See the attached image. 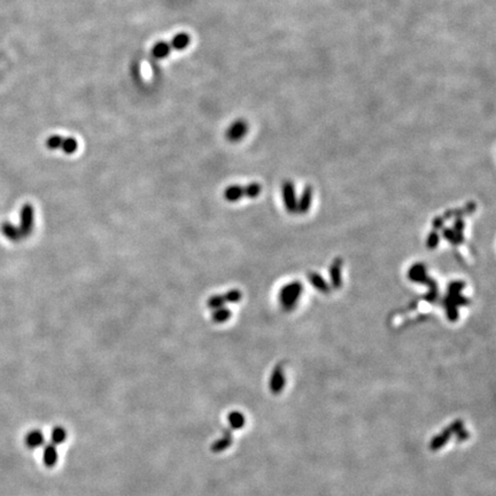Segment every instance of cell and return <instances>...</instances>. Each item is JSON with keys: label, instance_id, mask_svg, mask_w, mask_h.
Masks as SVG:
<instances>
[{"label": "cell", "instance_id": "cell-1", "mask_svg": "<svg viewBox=\"0 0 496 496\" xmlns=\"http://www.w3.org/2000/svg\"><path fill=\"white\" fill-rule=\"evenodd\" d=\"M262 186L259 183H251L246 186L231 185L224 191V199L229 202H237L242 198L254 199L260 196Z\"/></svg>", "mask_w": 496, "mask_h": 496}, {"label": "cell", "instance_id": "cell-2", "mask_svg": "<svg viewBox=\"0 0 496 496\" xmlns=\"http://www.w3.org/2000/svg\"><path fill=\"white\" fill-rule=\"evenodd\" d=\"M303 286L300 282H292L284 286L279 292V301L285 310H292L300 299Z\"/></svg>", "mask_w": 496, "mask_h": 496}, {"label": "cell", "instance_id": "cell-3", "mask_svg": "<svg viewBox=\"0 0 496 496\" xmlns=\"http://www.w3.org/2000/svg\"><path fill=\"white\" fill-rule=\"evenodd\" d=\"M46 146L48 149H61L63 153L74 154L78 148V143L72 137H62L59 135H53L47 138Z\"/></svg>", "mask_w": 496, "mask_h": 496}, {"label": "cell", "instance_id": "cell-4", "mask_svg": "<svg viewBox=\"0 0 496 496\" xmlns=\"http://www.w3.org/2000/svg\"><path fill=\"white\" fill-rule=\"evenodd\" d=\"M34 207L29 203L24 205L21 209V214H20V225L18 226V229L21 233L22 239L29 237L34 231V225H35V213H34Z\"/></svg>", "mask_w": 496, "mask_h": 496}, {"label": "cell", "instance_id": "cell-5", "mask_svg": "<svg viewBox=\"0 0 496 496\" xmlns=\"http://www.w3.org/2000/svg\"><path fill=\"white\" fill-rule=\"evenodd\" d=\"M242 298V293L239 290H231L227 291L224 294H216L210 296L207 301V307L210 310H214L216 308L224 307L226 303H237Z\"/></svg>", "mask_w": 496, "mask_h": 496}, {"label": "cell", "instance_id": "cell-6", "mask_svg": "<svg viewBox=\"0 0 496 496\" xmlns=\"http://www.w3.org/2000/svg\"><path fill=\"white\" fill-rule=\"evenodd\" d=\"M282 194H283L284 205H285L288 213L290 214L296 213V206H298V201H296L295 189H294L293 183H292L291 181L284 182L283 186H282Z\"/></svg>", "mask_w": 496, "mask_h": 496}, {"label": "cell", "instance_id": "cell-7", "mask_svg": "<svg viewBox=\"0 0 496 496\" xmlns=\"http://www.w3.org/2000/svg\"><path fill=\"white\" fill-rule=\"evenodd\" d=\"M408 277H409L410 280H412V282L430 284V286L433 285V284H434L433 280H431L428 277V275H426V268H425V266L423 263L414 264V266L411 268H410Z\"/></svg>", "mask_w": 496, "mask_h": 496}, {"label": "cell", "instance_id": "cell-8", "mask_svg": "<svg viewBox=\"0 0 496 496\" xmlns=\"http://www.w3.org/2000/svg\"><path fill=\"white\" fill-rule=\"evenodd\" d=\"M341 269H343V259L337 258L330 266V269H328V272H330L331 285L332 288H335V290H339L341 285H343Z\"/></svg>", "mask_w": 496, "mask_h": 496}, {"label": "cell", "instance_id": "cell-9", "mask_svg": "<svg viewBox=\"0 0 496 496\" xmlns=\"http://www.w3.org/2000/svg\"><path fill=\"white\" fill-rule=\"evenodd\" d=\"M246 132H247V125L245 122L237 121L234 122L229 129H227L226 138L227 140L234 143V141L240 140L241 138L246 135Z\"/></svg>", "mask_w": 496, "mask_h": 496}, {"label": "cell", "instance_id": "cell-10", "mask_svg": "<svg viewBox=\"0 0 496 496\" xmlns=\"http://www.w3.org/2000/svg\"><path fill=\"white\" fill-rule=\"evenodd\" d=\"M45 442V438H44V434L42 433V431L39 430H32L29 433H27L26 438H24V444L30 449H36L42 447Z\"/></svg>", "mask_w": 496, "mask_h": 496}, {"label": "cell", "instance_id": "cell-11", "mask_svg": "<svg viewBox=\"0 0 496 496\" xmlns=\"http://www.w3.org/2000/svg\"><path fill=\"white\" fill-rule=\"evenodd\" d=\"M58 458H59V455H58V450H56L55 445L48 444L44 447L43 462H44V464H45V466L50 467V469L53 466H55L56 463H58Z\"/></svg>", "mask_w": 496, "mask_h": 496}, {"label": "cell", "instance_id": "cell-12", "mask_svg": "<svg viewBox=\"0 0 496 496\" xmlns=\"http://www.w3.org/2000/svg\"><path fill=\"white\" fill-rule=\"evenodd\" d=\"M231 445H232V436H231V432L229 430H224L223 437L217 439V440L210 446V450L213 451V453H222V451H224L225 449L229 448Z\"/></svg>", "mask_w": 496, "mask_h": 496}, {"label": "cell", "instance_id": "cell-13", "mask_svg": "<svg viewBox=\"0 0 496 496\" xmlns=\"http://www.w3.org/2000/svg\"><path fill=\"white\" fill-rule=\"evenodd\" d=\"M311 199H312V188L308 185V186H306V189L303 190L302 196H301L300 200L298 201V206H296V213L306 214L307 211L309 210V208H310Z\"/></svg>", "mask_w": 496, "mask_h": 496}, {"label": "cell", "instance_id": "cell-14", "mask_svg": "<svg viewBox=\"0 0 496 496\" xmlns=\"http://www.w3.org/2000/svg\"><path fill=\"white\" fill-rule=\"evenodd\" d=\"M308 280L310 282V284L314 286L317 291L322 292V293H330L331 286L328 285L326 280H325L322 276H319L316 272H309L308 274Z\"/></svg>", "mask_w": 496, "mask_h": 496}, {"label": "cell", "instance_id": "cell-15", "mask_svg": "<svg viewBox=\"0 0 496 496\" xmlns=\"http://www.w3.org/2000/svg\"><path fill=\"white\" fill-rule=\"evenodd\" d=\"M2 232L8 239V240H11L13 242H18V241L23 240L22 237H21V233H20V231L18 229V226H14L13 224H11V223H3Z\"/></svg>", "mask_w": 496, "mask_h": 496}, {"label": "cell", "instance_id": "cell-16", "mask_svg": "<svg viewBox=\"0 0 496 496\" xmlns=\"http://www.w3.org/2000/svg\"><path fill=\"white\" fill-rule=\"evenodd\" d=\"M232 316V312H231L230 309H227L225 307L216 308L214 309L213 312H211V319H213L214 323L222 324L225 323L226 320H229Z\"/></svg>", "mask_w": 496, "mask_h": 496}, {"label": "cell", "instance_id": "cell-17", "mask_svg": "<svg viewBox=\"0 0 496 496\" xmlns=\"http://www.w3.org/2000/svg\"><path fill=\"white\" fill-rule=\"evenodd\" d=\"M190 42H191L190 36L188 34H185V32H181V34L176 35L173 38L172 43H170V47L175 48V50L177 51H181L188 47Z\"/></svg>", "mask_w": 496, "mask_h": 496}, {"label": "cell", "instance_id": "cell-18", "mask_svg": "<svg viewBox=\"0 0 496 496\" xmlns=\"http://www.w3.org/2000/svg\"><path fill=\"white\" fill-rule=\"evenodd\" d=\"M67 439V431L66 429H63L62 426H55L54 429L52 430L51 433V441L53 445H61L66 441Z\"/></svg>", "mask_w": 496, "mask_h": 496}, {"label": "cell", "instance_id": "cell-19", "mask_svg": "<svg viewBox=\"0 0 496 496\" xmlns=\"http://www.w3.org/2000/svg\"><path fill=\"white\" fill-rule=\"evenodd\" d=\"M170 50H172V47H170V44L166 43V42H158L155 44V45H154L152 53H153V55L155 56V58L163 59V58H167V56L169 55Z\"/></svg>", "mask_w": 496, "mask_h": 496}, {"label": "cell", "instance_id": "cell-20", "mask_svg": "<svg viewBox=\"0 0 496 496\" xmlns=\"http://www.w3.org/2000/svg\"><path fill=\"white\" fill-rule=\"evenodd\" d=\"M227 421H229V424L233 430H239L245 425V418H243L241 412L238 411L230 412L229 416H227Z\"/></svg>", "mask_w": 496, "mask_h": 496}, {"label": "cell", "instance_id": "cell-21", "mask_svg": "<svg viewBox=\"0 0 496 496\" xmlns=\"http://www.w3.org/2000/svg\"><path fill=\"white\" fill-rule=\"evenodd\" d=\"M445 306H446L447 317H448L450 320H456L458 318V310L456 304H454L448 298H447L445 301Z\"/></svg>", "mask_w": 496, "mask_h": 496}, {"label": "cell", "instance_id": "cell-22", "mask_svg": "<svg viewBox=\"0 0 496 496\" xmlns=\"http://www.w3.org/2000/svg\"><path fill=\"white\" fill-rule=\"evenodd\" d=\"M453 230L455 234H456L457 242L462 243L464 241V235H463V232H464V222H463L462 218H457L456 221H455Z\"/></svg>", "mask_w": 496, "mask_h": 496}, {"label": "cell", "instance_id": "cell-23", "mask_svg": "<svg viewBox=\"0 0 496 496\" xmlns=\"http://www.w3.org/2000/svg\"><path fill=\"white\" fill-rule=\"evenodd\" d=\"M440 242V235L437 232V231H432L429 234L428 240H426V246H428L429 250H434Z\"/></svg>", "mask_w": 496, "mask_h": 496}, {"label": "cell", "instance_id": "cell-24", "mask_svg": "<svg viewBox=\"0 0 496 496\" xmlns=\"http://www.w3.org/2000/svg\"><path fill=\"white\" fill-rule=\"evenodd\" d=\"M442 234H444V237H445V239H446L447 241H449L450 243H453V245H458L457 239H456V234H455L453 229H448V227H445L444 231H442Z\"/></svg>", "mask_w": 496, "mask_h": 496}, {"label": "cell", "instance_id": "cell-25", "mask_svg": "<svg viewBox=\"0 0 496 496\" xmlns=\"http://www.w3.org/2000/svg\"><path fill=\"white\" fill-rule=\"evenodd\" d=\"M465 287V284L464 283H462V282H454V283H451L449 284V292L450 293H459L463 288Z\"/></svg>", "mask_w": 496, "mask_h": 496}, {"label": "cell", "instance_id": "cell-26", "mask_svg": "<svg viewBox=\"0 0 496 496\" xmlns=\"http://www.w3.org/2000/svg\"><path fill=\"white\" fill-rule=\"evenodd\" d=\"M442 225H444V218L442 217H437L436 219L433 221V227L436 230L438 229H441Z\"/></svg>", "mask_w": 496, "mask_h": 496}]
</instances>
